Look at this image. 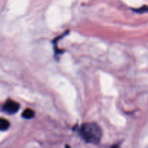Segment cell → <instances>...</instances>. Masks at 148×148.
<instances>
[{"mask_svg": "<svg viewBox=\"0 0 148 148\" xmlns=\"http://www.w3.org/2000/svg\"><path fill=\"white\" fill-rule=\"evenodd\" d=\"M80 135L87 143L98 144L102 137V130L95 123H86L81 127Z\"/></svg>", "mask_w": 148, "mask_h": 148, "instance_id": "cell-1", "label": "cell"}, {"mask_svg": "<svg viewBox=\"0 0 148 148\" xmlns=\"http://www.w3.org/2000/svg\"><path fill=\"white\" fill-rule=\"evenodd\" d=\"M19 108H20V105L18 103L12 100H8L2 106V111L6 114H14L18 111Z\"/></svg>", "mask_w": 148, "mask_h": 148, "instance_id": "cell-2", "label": "cell"}, {"mask_svg": "<svg viewBox=\"0 0 148 148\" xmlns=\"http://www.w3.org/2000/svg\"><path fill=\"white\" fill-rule=\"evenodd\" d=\"M35 116L34 111H33L30 108H26L25 110H24L22 114V116L24 119H30L33 118Z\"/></svg>", "mask_w": 148, "mask_h": 148, "instance_id": "cell-3", "label": "cell"}, {"mask_svg": "<svg viewBox=\"0 0 148 148\" xmlns=\"http://www.w3.org/2000/svg\"><path fill=\"white\" fill-rule=\"evenodd\" d=\"M10 124L8 120L4 118H0V131H6L10 127Z\"/></svg>", "mask_w": 148, "mask_h": 148, "instance_id": "cell-4", "label": "cell"}, {"mask_svg": "<svg viewBox=\"0 0 148 148\" xmlns=\"http://www.w3.org/2000/svg\"><path fill=\"white\" fill-rule=\"evenodd\" d=\"M114 148H118V147H114Z\"/></svg>", "mask_w": 148, "mask_h": 148, "instance_id": "cell-5", "label": "cell"}]
</instances>
